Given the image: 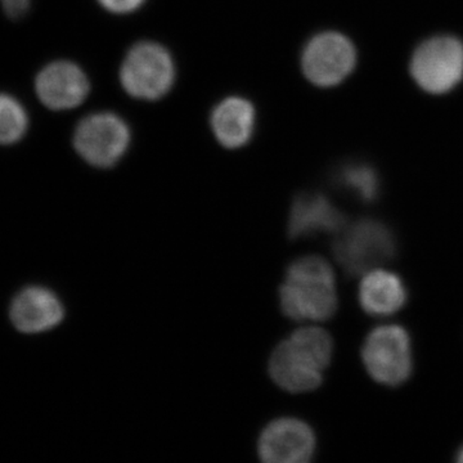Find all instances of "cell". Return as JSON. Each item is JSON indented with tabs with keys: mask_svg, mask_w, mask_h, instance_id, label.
<instances>
[{
	"mask_svg": "<svg viewBox=\"0 0 463 463\" xmlns=\"http://www.w3.org/2000/svg\"><path fill=\"white\" fill-rule=\"evenodd\" d=\"M132 141L129 125L114 112H97L76 127L74 147L85 163L109 169L120 163Z\"/></svg>",
	"mask_w": 463,
	"mask_h": 463,
	"instance_id": "6",
	"label": "cell"
},
{
	"mask_svg": "<svg viewBox=\"0 0 463 463\" xmlns=\"http://www.w3.org/2000/svg\"><path fill=\"white\" fill-rule=\"evenodd\" d=\"M315 431L295 417H279L268 423L258 440V453L267 463H307L316 455Z\"/></svg>",
	"mask_w": 463,
	"mask_h": 463,
	"instance_id": "9",
	"label": "cell"
},
{
	"mask_svg": "<svg viewBox=\"0 0 463 463\" xmlns=\"http://www.w3.org/2000/svg\"><path fill=\"white\" fill-rule=\"evenodd\" d=\"M32 0H2L3 11L12 20L25 16L29 12Z\"/></svg>",
	"mask_w": 463,
	"mask_h": 463,
	"instance_id": "18",
	"label": "cell"
},
{
	"mask_svg": "<svg viewBox=\"0 0 463 463\" xmlns=\"http://www.w3.org/2000/svg\"><path fill=\"white\" fill-rule=\"evenodd\" d=\"M43 105L54 111L78 108L90 94L88 76L76 63L57 61L44 67L35 80Z\"/></svg>",
	"mask_w": 463,
	"mask_h": 463,
	"instance_id": "10",
	"label": "cell"
},
{
	"mask_svg": "<svg viewBox=\"0 0 463 463\" xmlns=\"http://www.w3.org/2000/svg\"><path fill=\"white\" fill-rule=\"evenodd\" d=\"M175 63L170 52L155 42L137 43L120 67V83L133 99L156 100L172 90Z\"/></svg>",
	"mask_w": 463,
	"mask_h": 463,
	"instance_id": "4",
	"label": "cell"
},
{
	"mask_svg": "<svg viewBox=\"0 0 463 463\" xmlns=\"http://www.w3.org/2000/svg\"><path fill=\"white\" fill-rule=\"evenodd\" d=\"M29 128L26 109L14 97L0 93V145H14Z\"/></svg>",
	"mask_w": 463,
	"mask_h": 463,
	"instance_id": "16",
	"label": "cell"
},
{
	"mask_svg": "<svg viewBox=\"0 0 463 463\" xmlns=\"http://www.w3.org/2000/svg\"><path fill=\"white\" fill-rule=\"evenodd\" d=\"M367 373L376 383L399 386L412 373V345L402 326L385 325L370 332L362 346Z\"/></svg>",
	"mask_w": 463,
	"mask_h": 463,
	"instance_id": "5",
	"label": "cell"
},
{
	"mask_svg": "<svg viewBox=\"0 0 463 463\" xmlns=\"http://www.w3.org/2000/svg\"><path fill=\"white\" fill-rule=\"evenodd\" d=\"M146 0H99L106 11L115 14H128L138 11Z\"/></svg>",
	"mask_w": 463,
	"mask_h": 463,
	"instance_id": "17",
	"label": "cell"
},
{
	"mask_svg": "<svg viewBox=\"0 0 463 463\" xmlns=\"http://www.w3.org/2000/svg\"><path fill=\"white\" fill-rule=\"evenodd\" d=\"M332 251L347 274L359 276L392 260L397 251V241L388 225L364 218L339 232Z\"/></svg>",
	"mask_w": 463,
	"mask_h": 463,
	"instance_id": "3",
	"label": "cell"
},
{
	"mask_svg": "<svg viewBox=\"0 0 463 463\" xmlns=\"http://www.w3.org/2000/svg\"><path fill=\"white\" fill-rule=\"evenodd\" d=\"M283 315L294 321H326L339 307L336 277L326 259L309 255L292 261L279 292Z\"/></svg>",
	"mask_w": 463,
	"mask_h": 463,
	"instance_id": "1",
	"label": "cell"
},
{
	"mask_svg": "<svg viewBox=\"0 0 463 463\" xmlns=\"http://www.w3.org/2000/svg\"><path fill=\"white\" fill-rule=\"evenodd\" d=\"M345 225V215L328 197L307 192L298 194L292 203L288 234L291 240H300L318 233H339Z\"/></svg>",
	"mask_w": 463,
	"mask_h": 463,
	"instance_id": "11",
	"label": "cell"
},
{
	"mask_svg": "<svg viewBox=\"0 0 463 463\" xmlns=\"http://www.w3.org/2000/svg\"><path fill=\"white\" fill-rule=\"evenodd\" d=\"M411 74L421 90L444 94L463 79V44L450 35L435 36L414 51Z\"/></svg>",
	"mask_w": 463,
	"mask_h": 463,
	"instance_id": "7",
	"label": "cell"
},
{
	"mask_svg": "<svg viewBox=\"0 0 463 463\" xmlns=\"http://www.w3.org/2000/svg\"><path fill=\"white\" fill-rule=\"evenodd\" d=\"M407 298L401 277L388 270H370L359 286V303L371 316L394 315L403 307Z\"/></svg>",
	"mask_w": 463,
	"mask_h": 463,
	"instance_id": "14",
	"label": "cell"
},
{
	"mask_svg": "<svg viewBox=\"0 0 463 463\" xmlns=\"http://www.w3.org/2000/svg\"><path fill=\"white\" fill-rule=\"evenodd\" d=\"M336 179L341 187L364 203H373L379 197V174L367 164L352 163L341 166Z\"/></svg>",
	"mask_w": 463,
	"mask_h": 463,
	"instance_id": "15",
	"label": "cell"
},
{
	"mask_svg": "<svg viewBox=\"0 0 463 463\" xmlns=\"http://www.w3.org/2000/svg\"><path fill=\"white\" fill-rule=\"evenodd\" d=\"M332 352L334 343L327 332L318 327L300 328L273 350L268 373L285 392H313L322 383Z\"/></svg>",
	"mask_w": 463,
	"mask_h": 463,
	"instance_id": "2",
	"label": "cell"
},
{
	"mask_svg": "<svg viewBox=\"0 0 463 463\" xmlns=\"http://www.w3.org/2000/svg\"><path fill=\"white\" fill-rule=\"evenodd\" d=\"M257 111L242 97H228L213 109L210 125L216 141L225 148L237 149L248 145L255 132Z\"/></svg>",
	"mask_w": 463,
	"mask_h": 463,
	"instance_id": "13",
	"label": "cell"
},
{
	"mask_svg": "<svg viewBox=\"0 0 463 463\" xmlns=\"http://www.w3.org/2000/svg\"><path fill=\"white\" fill-rule=\"evenodd\" d=\"M457 461L463 463V446L458 450V453H457Z\"/></svg>",
	"mask_w": 463,
	"mask_h": 463,
	"instance_id": "19",
	"label": "cell"
},
{
	"mask_svg": "<svg viewBox=\"0 0 463 463\" xmlns=\"http://www.w3.org/2000/svg\"><path fill=\"white\" fill-rule=\"evenodd\" d=\"M65 307L50 288L33 286L23 289L11 307V319L18 331L41 334L62 322Z\"/></svg>",
	"mask_w": 463,
	"mask_h": 463,
	"instance_id": "12",
	"label": "cell"
},
{
	"mask_svg": "<svg viewBox=\"0 0 463 463\" xmlns=\"http://www.w3.org/2000/svg\"><path fill=\"white\" fill-rule=\"evenodd\" d=\"M356 63L353 43L340 33H317L304 47L301 69L310 83L330 88L343 83Z\"/></svg>",
	"mask_w": 463,
	"mask_h": 463,
	"instance_id": "8",
	"label": "cell"
}]
</instances>
